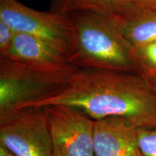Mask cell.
<instances>
[{"label": "cell", "instance_id": "1", "mask_svg": "<svg viewBox=\"0 0 156 156\" xmlns=\"http://www.w3.org/2000/svg\"><path fill=\"white\" fill-rule=\"evenodd\" d=\"M65 106L94 121L119 118L136 128L156 127V93L142 74L82 69L62 90L29 108Z\"/></svg>", "mask_w": 156, "mask_h": 156}, {"label": "cell", "instance_id": "2", "mask_svg": "<svg viewBox=\"0 0 156 156\" xmlns=\"http://www.w3.org/2000/svg\"><path fill=\"white\" fill-rule=\"evenodd\" d=\"M74 36L69 62L79 69L144 74L135 51L103 14L77 11L69 14Z\"/></svg>", "mask_w": 156, "mask_h": 156}, {"label": "cell", "instance_id": "3", "mask_svg": "<svg viewBox=\"0 0 156 156\" xmlns=\"http://www.w3.org/2000/svg\"><path fill=\"white\" fill-rule=\"evenodd\" d=\"M79 68L42 69L0 58V123L62 90Z\"/></svg>", "mask_w": 156, "mask_h": 156}, {"label": "cell", "instance_id": "4", "mask_svg": "<svg viewBox=\"0 0 156 156\" xmlns=\"http://www.w3.org/2000/svg\"><path fill=\"white\" fill-rule=\"evenodd\" d=\"M0 20L15 33L36 37L69 57L74 36L73 21L69 14L38 11L17 0H0Z\"/></svg>", "mask_w": 156, "mask_h": 156}, {"label": "cell", "instance_id": "5", "mask_svg": "<svg viewBox=\"0 0 156 156\" xmlns=\"http://www.w3.org/2000/svg\"><path fill=\"white\" fill-rule=\"evenodd\" d=\"M0 146L15 156H54L46 108H24L0 123Z\"/></svg>", "mask_w": 156, "mask_h": 156}, {"label": "cell", "instance_id": "6", "mask_svg": "<svg viewBox=\"0 0 156 156\" xmlns=\"http://www.w3.org/2000/svg\"><path fill=\"white\" fill-rule=\"evenodd\" d=\"M44 108L46 109L54 156H94V120L71 107Z\"/></svg>", "mask_w": 156, "mask_h": 156}, {"label": "cell", "instance_id": "7", "mask_svg": "<svg viewBox=\"0 0 156 156\" xmlns=\"http://www.w3.org/2000/svg\"><path fill=\"white\" fill-rule=\"evenodd\" d=\"M101 14L134 51L156 41V7L131 5Z\"/></svg>", "mask_w": 156, "mask_h": 156}, {"label": "cell", "instance_id": "8", "mask_svg": "<svg viewBox=\"0 0 156 156\" xmlns=\"http://www.w3.org/2000/svg\"><path fill=\"white\" fill-rule=\"evenodd\" d=\"M94 156H143L137 140V128L119 118L94 122Z\"/></svg>", "mask_w": 156, "mask_h": 156}, {"label": "cell", "instance_id": "9", "mask_svg": "<svg viewBox=\"0 0 156 156\" xmlns=\"http://www.w3.org/2000/svg\"><path fill=\"white\" fill-rule=\"evenodd\" d=\"M42 69H64L73 65L64 52L28 34L15 33L9 57Z\"/></svg>", "mask_w": 156, "mask_h": 156}, {"label": "cell", "instance_id": "10", "mask_svg": "<svg viewBox=\"0 0 156 156\" xmlns=\"http://www.w3.org/2000/svg\"><path fill=\"white\" fill-rule=\"evenodd\" d=\"M131 5L156 7V0H52L50 10L60 14L77 11L106 13Z\"/></svg>", "mask_w": 156, "mask_h": 156}, {"label": "cell", "instance_id": "11", "mask_svg": "<svg viewBox=\"0 0 156 156\" xmlns=\"http://www.w3.org/2000/svg\"><path fill=\"white\" fill-rule=\"evenodd\" d=\"M137 140L143 156H156V127L137 128Z\"/></svg>", "mask_w": 156, "mask_h": 156}, {"label": "cell", "instance_id": "12", "mask_svg": "<svg viewBox=\"0 0 156 156\" xmlns=\"http://www.w3.org/2000/svg\"><path fill=\"white\" fill-rule=\"evenodd\" d=\"M135 53L143 68L144 74L149 70L156 71V41L136 48Z\"/></svg>", "mask_w": 156, "mask_h": 156}, {"label": "cell", "instance_id": "13", "mask_svg": "<svg viewBox=\"0 0 156 156\" xmlns=\"http://www.w3.org/2000/svg\"><path fill=\"white\" fill-rule=\"evenodd\" d=\"M15 32L5 21L0 20V58L9 57V52Z\"/></svg>", "mask_w": 156, "mask_h": 156}, {"label": "cell", "instance_id": "14", "mask_svg": "<svg viewBox=\"0 0 156 156\" xmlns=\"http://www.w3.org/2000/svg\"><path fill=\"white\" fill-rule=\"evenodd\" d=\"M144 75L147 78V80L151 84L152 87L155 90L156 93V71L154 70H149V71L145 72Z\"/></svg>", "mask_w": 156, "mask_h": 156}, {"label": "cell", "instance_id": "15", "mask_svg": "<svg viewBox=\"0 0 156 156\" xmlns=\"http://www.w3.org/2000/svg\"><path fill=\"white\" fill-rule=\"evenodd\" d=\"M0 156H15L12 154L7 151L5 148L0 146Z\"/></svg>", "mask_w": 156, "mask_h": 156}]
</instances>
